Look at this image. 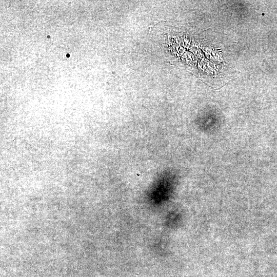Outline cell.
<instances>
[{
    "instance_id": "cell-1",
    "label": "cell",
    "mask_w": 277,
    "mask_h": 277,
    "mask_svg": "<svg viewBox=\"0 0 277 277\" xmlns=\"http://www.w3.org/2000/svg\"><path fill=\"white\" fill-rule=\"evenodd\" d=\"M67 57H69V54H67Z\"/></svg>"
}]
</instances>
